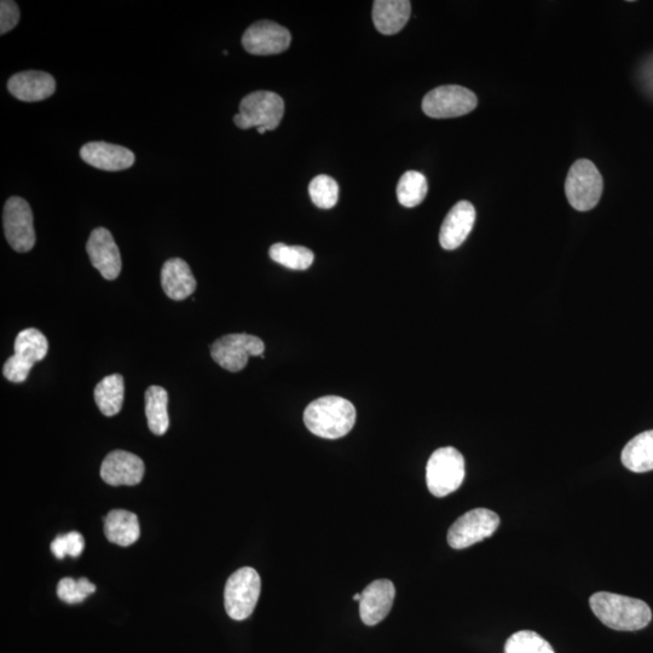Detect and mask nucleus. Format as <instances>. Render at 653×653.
<instances>
[{
    "label": "nucleus",
    "instance_id": "ddd939ff",
    "mask_svg": "<svg viewBox=\"0 0 653 653\" xmlns=\"http://www.w3.org/2000/svg\"><path fill=\"white\" fill-rule=\"evenodd\" d=\"M92 267L100 271L104 279L113 281L121 273V256L119 247L115 244L111 231L106 228H97L92 231L88 244H86Z\"/></svg>",
    "mask_w": 653,
    "mask_h": 653
},
{
    "label": "nucleus",
    "instance_id": "423d86ee",
    "mask_svg": "<svg viewBox=\"0 0 653 653\" xmlns=\"http://www.w3.org/2000/svg\"><path fill=\"white\" fill-rule=\"evenodd\" d=\"M14 350L15 354L4 364L3 375L11 383L20 384L27 380L34 364L48 355V339L38 329L28 328L17 335Z\"/></svg>",
    "mask_w": 653,
    "mask_h": 653
},
{
    "label": "nucleus",
    "instance_id": "c85d7f7f",
    "mask_svg": "<svg viewBox=\"0 0 653 653\" xmlns=\"http://www.w3.org/2000/svg\"><path fill=\"white\" fill-rule=\"evenodd\" d=\"M96 592V586L85 577L73 580L71 577L62 579L57 585V595L67 604H79L84 602L89 595Z\"/></svg>",
    "mask_w": 653,
    "mask_h": 653
},
{
    "label": "nucleus",
    "instance_id": "aec40b11",
    "mask_svg": "<svg viewBox=\"0 0 653 653\" xmlns=\"http://www.w3.org/2000/svg\"><path fill=\"white\" fill-rule=\"evenodd\" d=\"M412 15V3L408 0H375L373 22L385 36H394L406 27Z\"/></svg>",
    "mask_w": 653,
    "mask_h": 653
},
{
    "label": "nucleus",
    "instance_id": "f03ea898",
    "mask_svg": "<svg viewBox=\"0 0 653 653\" xmlns=\"http://www.w3.org/2000/svg\"><path fill=\"white\" fill-rule=\"evenodd\" d=\"M304 423L311 433L321 438H342L354 429L356 409L343 397H321L306 407Z\"/></svg>",
    "mask_w": 653,
    "mask_h": 653
},
{
    "label": "nucleus",
    "instance_id": "6ab92c4d",
    "mask_svg": "<svg viewBox=\"0 0 653 653\" xmlns=\"http://www.w3.org/2000/svg\"><path fill=\"white\" fill-rule=\"evenodd\" d=\"M161 285L167 297L184 300L196 290V280L186 260L172 258L167 260L161 270Z\"/></svg>",
    "mask_w": 653,
    "mask_h": 653
},
{
    "label": "nucleus",
    "instance_id": "7ed1b4c3",
    "mask_svg": "<svg viewBox=\"0 0 653 653\" xmlns=\"http://www.w3.org/2000/svg\"><path fill=\"white\" fill-rule=\"evenodd\" d=\"M465 479V459L458 449H437L426 466V483L432 495L444 498L461 487Z\"/></svg>",
    "mask_w": 653,
    "mask_h": 653
},
{
    "label": "nucleus",
    "instance_id": "473e14b6",
    "mask_svg": "<svg viewBox=\"0 0 653 653\" xmlns=\"http://www.w3.org/2000/svg\"><path fill=\"white\" fill-rule=\"evenodd\" d=\"M354 600H355V602L360 603V600H361V593H358V594L354 595Z\"/></svg>",
    "mask_w": 653,
    "mask_h": 653
},
{
    "label": "nucleus",
    "instance_id": "4be33fe9",
    "mask_svg": "<svg viewBox=\"0 0 653 653\" xmlns=\"http://www.w3.org/2000/svg\"><path fill=\"white\" fill-rule=\"evenodd\" d=\"M621 460L629 471H653V430L640 433L629 441L623 449Z\"/></svg>",
    "mask_w": 653,
    "mask_h": 653
},
{
    "label": "nucleus",
    "instance_id": "1a4fd4ad",
    "mask_svg": "<svg viewBox=\"0 0 653 653\" xmlns=\"http://www.w3.org/2000/svg\"><path fill=\"white\" fill-rule=\"evenodd\" d=\"M478 98L459 85L439 86L424 97L423 111L433 119L458 118L475 111Z\"/></svg>",
    "mask_w": 653,
    "mask_h": 653
},
{
    "label": "nucleus",
    "instance_id": "39448f33",
    "mask_svg": "<svg viewBox=\"0 0 653 653\" xmlns=\"http://www.w3.org/2000/svg\"><path fill=\"white\" fill-rule=\"evenodd\" d=\"M283 114L285 102L281 96L271 91H256L241 101L234 123L242 130L264 127L267 131H274L279 127Z\"/></svg>",
    "mask_w": 653,
    "mask_h": 653
},
{
    "label": "nucleus",
    "instance_id": "5701e85b",
    "mask_svg": "<svg viewBox=\"0 0 653 653\" xmlns=\"http://www.w3.org/2000/svg\"><path fill=\"white\" fill-rule=\"evenodd\" d=\"M169 395L164 387L150 386L146 391V416L149 430L156 436H163L169 430Z\"/></svg>",
    "mask_w": 653,
    "mask_h": 653
},
{
    "label": "nucleus",
    "instance_id": "4468645a",
    "mask_svg": "<svg viewBox=\"0 0 653 653\" xmlns=\"http://www.w3.org/2000/svg\"><path fill=\"white\" fill-rule=\"evenodd\" d=\"M144 471V462L137 455L125 450H114L102 462L101 477L113 487L137 485L142 482Z\"/></svg>",
    "mask_w": 653,
    "mask_h": 653
},
{
    "label": "nucleus",
    "instance_id": "cd10ccee",
    "mask_svg": "<svg viewBox=\"0 0 653 653\" xmlns=\"http://www.w3.org/2000/svg\"><path fill=\"white\" fill-rule=\"evenodd\" d=\"M309 194L317 207L322 210H331L338 204L339 186L332 177L317 176L310 183Z\"/></svg>",
    "mask_w": 653,
    "mask_h": 653
},
{
    "label": "nucleus",
    "instance_id": "bb28decb",
    "mask_svg": "<svg viewBox=\"0 0 653 653\" xmlns=\"http://www.w3.org/2000/svg\"><path fill=\"white\" fill-rule=\"evenodd\" d=\"M505 653H556L541 635L531 631H520L508 638Z\"/></svg>",
    "mask_w": 653,
    "mask_h": 653
},
{
    "label": "nucleus",
    "instance_id": "dca6fc26",
    "mask_svg": "<svg viewBox=\"0 0 653 653\" xmlns=\"http://www.w3.org/2000/svg\"><path fill=\"white\" fill-rule=\"evenodd\" d=\"M476 222V208L470 201H460L449 211L439 233V244L447 251L459 248L471 234Z\"/></svg>",
    "mask_w": 653,
    "mask_h": 653
},
{
    "label": "nucleus",
    "instance_id": "a211bd4d",
    "mask_svg": "<svg viewBox=\"0 0 653 653\" xmlns=\"http://www.w3.org/2000/svg\"><path fill=\"white\" fill-rule=\"evenodd\" d=\"M8 90L22 102H39L54 95L56 82L49 73L27 71L13 75L9 79Z\"/></svg>",
    "mask_w": 653,
    "mask_h": 653
},
{
    "label": "nucleus",
    "instance_id": "a878e982",
    "mask_svg": "<svg viewBox=\"0 0 653 653\" xmlns=\"http://www.w3.org/2000/svg\"><path fill=\"white\" fill-rule=\"evenodd\" d=\"M269 256L277 264L291 270H306L314 263L315 254L303 246L275 244L270 247Z\"/></svg>",
    "mask_w": 653,
    "mask_h": 653
},
{
    "label": "nucleus",
    "instance_id": "b1692460",
    "mask_svg": "<svg viewBox=\"0 0 653 653\" xmlns=\"http://www.w3.org/2000/svg\"><path fill=\"white\" fill-rule=\"evenodd\" d=\"M124 392V378L120 374H112L101 380L95 389V401L101 413L106 416L120 413L124 403Z\"/></svg>",
    "mask_w": 653,
    "mask_h": 653
},
{
    "label": "nucleus",
    "instance_id": "412c9836",
    "mask_svg": "<svg viewBox=\"0 0 653 653\" xmlns=\"http://www.w3.org/2000/svg\"><path fill=\"white\" fill-rule=\"evenodd\" d=\"M104 535L109 542L121 547L134 545L140 539L141 528L135 513L113 510L104 518Z\"/></svg>",
    "mask_w": 653,
    "mask_h": 653
},
{
    "label": "nucleus",
    "instance_id": "f8f14e48",
    "mask_svg": "<svg viewBox=\"0 0 653 653\" xmlns=\"http://www.w3.org/2000/svg\"><path fill=\"white\" fill-rule=\"evenodd\" d=\"M291 33L273 21L253 23L242 37V45L248 54L257 56L279 55L290 48Z\"/></svg>",
    "mask_w": 653,
    "mask_h": 653
},
{
    "label": "nucleus",
    "instance_id": "f3484780",
    "mask_svg": "<svg viewBox=\"0 0 653 653\" xmlns=\"http://www.w3.org/2000/svg\"><path fill=\"white\" fill-rule=\"evenodd\" d=\"M80 156L92 167L102 171H124L135 164L130 149L106 142H91L80 149Z\"/></svg>",
    "mask_w": 653,
    "mask_h": 653
},
{
    "label": "nucleus",
    "instance_id": "2f4dec72",
    "mask_svg": "<svg viewBox=\"0 0 653 653\" xmlns=\"http://www.w3.org/2000/svg\"><path fill=\"white\" fill-rule=\"evenodd\" d=\"M257 130H258L259 135H264L265 132H267V129H264V127H259V129H257Z\"/></svg>",
    "mask_w": 653,
    "mask_h": 653
},
{
    "label": "nucleus",
    "instance_id": "9d476101",
    "mask_svg": "<svg viewBox=\"0 0 653 653\" xmlns=\"http://www.w3.org/2000/svg\"><path fill=\"white\" fill-rule=\"evenodd\" d=\"M3 224L5 238L14 251L30 252L36 245L32 208L25 199L13 196L5 202Z\"/></svg>",
    "mask_w": 653,
    "mask_h": 653
},
{
    "label": "nucleus",
    "instance_id": "f257e3e1",
    "mask_svg": "<svg viewBox=\"0 0 653 653\" xmlns=\"http://www.w3.org/2000/svg\"><path fill=\"white\" fill-rule=\"evenodd\" d=\"M589 605L606 627L621 632H635L649 626L652 612L643 600L609 592L592 595Z\"/></svg>",
    "mask_w": 653,
    "mask_h": 653
},
{
    "label": "nucleus",
    "instance_id": "9b49d317",
    "mask_svg": "<svg viewBox=\"0 0 653 653\" xmlns=\"http://www.w3.org/2000/svg\"><path fill=\"white\" fill-rule=\"evenodd\" d=\"M500 517L493 511L477 508L460 517L449 529L448 543L454 550H464L488 539L498 530Z\"/></svg>",
    "mask_w": 653,
    "mask_h": 653
},
{
    "label": "nucleus",
    "instance_id": "0eeeda50",
    "mask_svg": "<svg viewBox=\"0 0 653 653\" xmlns=\"http://www.w3.org/2000/svg\"><path fill=\"white\" fill-rule=\"evenodd\" d=\"M262 581L252 568H242L229 577L224 589L225 611L235 621H244L256 609Z\"/></svg>",
    "mask_w": 653,
    "mask_h": 653
},
{
    "label": "nucleus",
    "instance_id": "393cba45",
    "mask_svg": "<svg viewBox=\"0 0 653 653\" xmlns=\"http://www.w3.org/2000/svg\"><path fill=\"white\" fill-rule=\"evenodd\" d=\"M426 177L418 171H408L401 177L397 186V198L407 208L419 206L427 195Z\"/></svg>",
    "mask_w": 653,
    "mask_h": 653
},
{
    "label": "nucleus",
    "instance_id": "20e7f679",
    "mask_svg": "<svg viewBox=\"0 0 653 653\" xmlns=\"http://www.w3.org/2000/svg\"><path fill=\"white\" fill-rule=\"evenodd\" d=\"M603 189V177L591 160L580 159L571 166L566 177L565 193L569 204L575 210H593L602 198Z\"/></svg>",
    "mask_w": 653,
    "mask_h": 653
},
{
    "label": "nucleus",
    "instance_id": "2eb2a0df",
    "mask_svg": "<svg viewBox=\"0 0 653 653\" xmlns=\"http://www.w3.org/2000/svg\"><path fill=\"white\" fill-rule=\"evenodd\" d=\"M396 589L390 580H377L363 589L360 600L361 620L375 626L390 614L395 602Z\"/></svg>",
    "mask_w": 653,
    "mask_h": 653
},
{
    "label": "nucleus",
    "instance_id": "c756f323",
    "mask_svg": "<svg viewBox=\"0 0 653 653\" xmlns=\"http://www.w3.org/2000/svg\"><path fill=\"white\" fill-rule=\"evenodd\" d=\"M85 541L82 534L78 531H71L66 535L57 536L51 543V552L57 559H63L67 556L78 558L83 553Z\"/></svg>",
    "mask_w": 653,
    "mask_h": 653
},
{
    "label": "nucleus",
    "instance_id": "6e6552de",
    "mask_svg": "<svg viewBox=\"0 0 653 653\" xmlns=\"http://www.w3.org/2000/svg\"><path fill=\"white\" fill-rule=\"evenodd\" d=\"M263 340L251 334H228L213 343V360L231 373H238L247 366L250 357L263 356Z\"/></svg>",
    "mask_w": 653,
    "mask_h": 653
},
{
    "label": "nucleus",
    "instance_id": "7c9ffc66",
    "mask_svg": "<svg viewBox=\"0 0 653 653\" xmlns=\"http://www.w3.org/2000/svg\"><path fill=\"white\" fill-rule=\"evenodd\" d=\"M20 9L15 2L3 0L0 3V34H5L14 30L20 21Z\"/></svg>",
    "mask_w": 653,
    "mask_h": 653
}]
</instances>
